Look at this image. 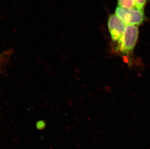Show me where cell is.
Here are the masks:
<instances>
[{"mask_svg":"<svg viewBox=\"0 0 150 149\" xmlns=\"http://www.w3.org/2000/svg\"><path fill=\"white\" fill-rule=\"evenodd\" d=\"M139 26H126L120 39L114 44V51L117 55L127 59L128 64L132 65V56L139 37Z\"/></svg>","mask_w":150,"mask_h":149,"instance_id":"cell-1","label":"cell"},{"mask_svg":"<svg viewBox=\"0 0 150 149\" xmlns=\"http://www.w3.org/2000/svg\"><path fill=\"white\" fill-rule=\"evenodd\" d=\"M115 15L126 26H139L145 20L143 10L138 9L137 8L127 9L117 6L115 10Z\"/></svg>","mask_w":150,"mask_h":149,"instance_id":"cell-2","label":"cell"},{"mask_svg":"<svg viewBox=\"0 0 150 149\" xmlns=\"http://www.w3.org/2000/svg\"><path fill=\"white\" fill-rule=\"evenodd\" d=\"M108 28L113 44L120 39L126 28V24L115 14L109 15L108 20Z\"/></svg>","mask_w":150,"mask_h":149,"instance_id":"cell-3","label":"cell"},{"mask_svg":"<svg viewBox=\"0 0 150 149\" xmlns=\"http://www.w3.org/2000/svg\"><path fill=\"white\" fill-rule=\"evenodd\" d=\"M117 6L127 9L136 8L134 0H117Z\"/></svg>","mask_w":150,"mask_h":149,"instance_id":"cell-4","label":"cell"},{"mask_svg":"<svg viewBox=\"0 0 150 149\" xmlns=\"http://www.w3.org/2000/svg\"><path fill=\"white\" fill-rule=\"evenodd\" d=\"M134 1L137 8L140 10H143L147 0H134Z\"/></svg>","mask_w":150,"mask_h":149,"instance_id":"cell-5","label":"cell"},{"mask_svg":"<svg viewBox=\"0 0 150 149\" xmlns=\"http://www.w3.org/2000/svg\"><path fill=\"white\" fill-rule=\"evenodd\" d=\"M1 55H0V59H1Z\"/></svg>","mask_w":150,"mask_h":149,"instance_id":"cell-6","label":"cell"}]
</instances>
